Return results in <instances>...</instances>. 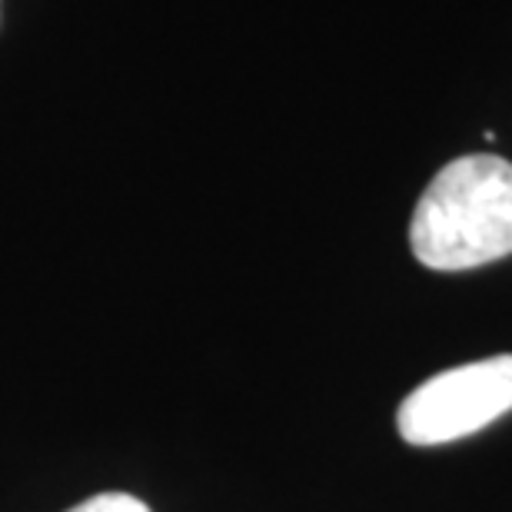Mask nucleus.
<instances>
[{"label": "nucleus", "instance_id": "obj_1", "mask_svg": "<svg viewBox=\"0 0 512 512\" xmlns=\"http://www.w3.org/2000/svg\"><path fill=\"white\" fill-rule=\"evenodd\" d=\"M416 260L439 273L496 263L512 253V163L493 153L449 160L429 180L409 223Z\"/></svg>", "mask_w": 512, "mask_h": 512}, {"label": "nucleus", "instance_id": "obj_2", "mask_svg": "<svg viewBox=\"0 0 512 512\" xmlns=\"http://www.w3.org/2000/svg\"><path fill=\"white\" fill-rule=\"evenodd\" d=\"M512 409V356H493L429 376L396 413L399 436L413 446H443L496 423Z\"/></svg>", "mask_w": 512, "mask_h": 512}, {"label": "nucleus", "instance_id": "obj_3", "mask_svg": "<svg viewBox=\"0 0 512 512\" xmlns=\"http://www.w3.org/2000/svg\"><path fill=\"white\" fill-rule=\"evenodd\" d=\"M67 512H150V506L130 493H100V496L84 499V503Z\"/></svg>", "mask_w": 512, "mask_h": 512}]
</instances>
